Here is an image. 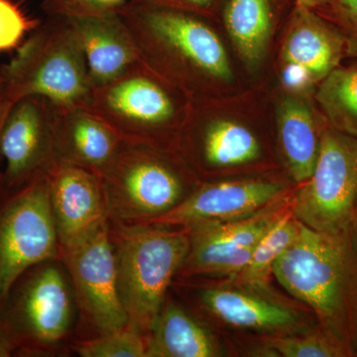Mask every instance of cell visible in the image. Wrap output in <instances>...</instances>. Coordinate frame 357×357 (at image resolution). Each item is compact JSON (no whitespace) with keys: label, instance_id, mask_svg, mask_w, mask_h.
I'll use <instances>...</instances> for the list:
<instances>
[{"label":"cell","instance_id":"1","mask_svg":"<svg viewBox=\"0 0 357 357\" xmlns=\"http://www.w3.org/2000/svg\"><path fill=\"white\" fill-rule=\"evenodd\" d=\"M119 15L141 61L167 81L196 84L199 79H231L222 40L199 14L134 0Z\"/></svg>","mask_w":357,"mask_h":357},{"label":"cell","instance_id":"2","mask_svg":"<svg viewBox=\"0 0 357 357\" xmlns=\"http://www.w3.org/2000/svg\"><path fill=\"white\" fill-rule=\"evenodd\" d=\"M109 220L128 328L147 337L189 252V231L162 223Z\"/></svg>","mask_w":357,"mask_h":357},{"label":"cell","instance_id":"3","mask_svg":"<svg viewBox=\"0 0 357 357\" xmlns=\"http://www.w3.org/2000/svg\"><path fill=\"white\" fill-rule=\"evenodd\" d=\"M0 75L15 102L41 96L54 105L84 107L91 89L76 29L64 16L35 26Z\"/></svg>","mask_w":357,"mask_h":357},{"label":"cell","instance_id":"4","mask_svg":"<svg viewBox=\"0 0 357 357\" xmlns=\"http://www.w3.org/2000/svg\"><path fill=\"white\" fill-rule=\"evenodd\" d=\"M169 83L139 61L109 83L91 89L84 107L126 142L155 146L184 114Z\"/></svg>","mask_w":357,"mask_h":357},{"label":"cell","instance_id":"5","mask_svg":"<svg viewBox=\"0 0 357 357\" xmlns=\"http://www.w3.org/2000/svg\"><path fill=\"white\" fill-rule=\"evenodd\" d=\"M109 220L152 222L182 203L184 178L154 145L123 141L102 177Z\"/></svg>","mask_w":357,"mask_h":357},{"label":"cell","instance_id":"6","mask_svg":"<svg viewBox=\"0 0 357 357\" xmlns=\"http://www.w3.org/2000/svg\"><path fill=\"white\" fill-rule=\"evenodd\" d=\"M0 199V311L21 277L60 257L47 174Z\"/></svg>","mask_w":357,"mask_h":357},{"label":"cell","instance_id":"7","mask_svg":"<svg viewBox=\"0 0 357 357\" xmlns=\"http://www.w3.org/2000/svg\"><path fill=\"white\" fill-rule=\"evenodd\" d=\"M53 260L26 272L13 288L0 326L18 347V356L47 354L64 340L72 321L69 284Z\"/></svg>","mask_w":357,"mask_h":357},{"label":"cell","instance_id":"8","mask_svg":"<svg viewBox=\"0 0 357 357\" xmlns=\"http://www.w3.org/2000/svg\"><path fill=\"white\" fill-rule=\"evenodd\" d=\"M294 203L293 215L310 229L335 236L357 203V138L328 129L316 166Z\"/></svg>","mask_w":357,"mask_h":357},{"label":"cell","instance_id":"9","mask_svg":"<svg viewBox=\"0 0 357 357\" xmlns=\"http://www.w3.org/2000/svg\"><path fill=\"white\" fill-rule=\"evenodd\" d=\"M272 275L321 318L333 319L344 303V262L333 234L301 222L299 234L275 262Z\"/></svg>","mask_w":357,"mask_h":357},{"label":"cell","instance_id":"10","mask_svg":"<svg viewBox=\"0 0 357 357\" xmlns=\"http://www.w3.org/2000/svg\"><path fill=\"white\" fill-rule=\"evenodd\" d=\"M59 258L69 274L84 319L98 335L128 328L109 220L79 243L61 248Z\"/></svg>","mask_w":357,"mask_h":357},{"label":"cell","instance_id":"11","mask_svg":"<svg viewBox=\"0 0 357 357\" xmlns=\"http://www.w3.org/2000/svg\"><path fill=\"white\" fill-rule=\"evenodd\" d=\"M4 191L20 189L56 162L53 105L41 96L16 100L0 136Z\"/></svg>","mask_w":357,"mask_h":357},{"label":"cell","instance_id":"12","mask_svg":"<svg viewBox=\"0 0 357 357\" xmlns=\"http://www.w3.org/2000/svg\"><path fill=\"white\" fill-rule=\"evenodd\" d=\"M282 215L279 211H261L232 222L185 227L190 249L178 274L236 276L250 260L256 244Z\"/></svg>","mask_w":357,"mask_h":357},{"label":"cell","instance_id":"13","mask_svg":"<svg viewBox=\"0 0 357 357\" xmlns=\"http://www.w3.org/2000/svg\"><path fill=\"white\" fill-rule=\"evenodd\" d=\"M344 55V34L312 9L297 6L281 48L282 77L286 86L305 89L321 83L340 67Z\"/></svg>","mask_w":357,"mask_h":357},{"label":"cell","instance_id":"14","mask_svg":"<svg viewBox=\"0 0 357 357\" xmlns=\"http://www.w3.org/2000/svg\"><path fill=\"white\" fill-rule=\"evenodd\" d=\"M46 174L61 248L79 243L109 220L98 174L62 161H56Z\"/></svg>","mask_w":357,"mask_h":357},{"label":"cell","instance_id":"15","mask_svg":"<svg viewBox=\"0 0 357 357\" xmlns=\"http://www.w3.org/2000/svg\"><path fill=\"white\" fill-rule=\"evenodd\" d=\"M284 191L280 183L262 180L204 184L155 223L189 227L251 217L267 208Z\"/></svg>","mask_w":357,"mask_h":357},{"label":"cell","instance_id":"16","mask_svg":"<svg viewBox=\"0 0 357 357\" xmlns=\"http://www.w3.org/2000/svg\"><path fill=\"white\" fill-rule=\"evenodd\" d=\"M52 105L56 161L83 167L102 177L123 140L84 107Z\"/></svg>","mask_w":357,"mask_h":357},{"label":"cell","instance_id":"17","mask_svg":"<svg viewBox=\"0 0 357 357\" xmlns=\"http://www.w3.org/2000/svg\"><path fill=\"white\" fill-rule=\"evenodd\" d=\"M70 20L83 49L91 89L109 83L141 61L132 35L119 13Z\"/></svg>","mask_w":357,"mask_h":357},{"label":"cell","instance_id":"18","mask_svg":"<svg viewBox=\"0 0 357 357\" xmlns=\"http://www.w3.org/2000/svg\"><path fill=\"white\" fill-rule=\"evenodd\" d=\"M277 129L289 172L296 182H307L318 160L321 135L311 107L300 96H284L277 109Z\"/></svg>","mask_w":357,"mask_h":357},{"label":"cell","instance_id":"19","mask_svg":"<svg viewBox=\"0 0 357 357\" xmlns=\"http://www.w3.org/2000/svg\"><path fill=\"white\" fill-rule=\"evenodd\" d=\"M146 340L147 357H211L218 354L208 331L174 303H164Z\"/></svg>","mask_w":357,"mask_h":357},{"label":"cell","instance_id":"20","mask_svg":"<svg viewBox=\"0 0 357 357\" xmlns=\"http://www.w3.org/2000/svg\"><path fill=\"white\" fill-rule=\"evenodd\" d=\"M204 306L225 323L239 328L272 330L285 328L295 321L286 307L227 289H204Z\"/></svg>","mask_w":357,"mask_h":357},{"label":"cell","instance_id":"21","mask_svg":"<svg viewBox=\"0 0 357 357\" xmlns=\"http://www.w3.org/2000/svg\"><path fill=\"white\" fill-rule=\"evenodd\" d=\"M223 20L244 62L251 67L259 64L266 54L273 30L270 0H229Z\"/></svg>","mask_w":357,"mask_h":357},{"label":"cell","instance_id":"22","mask_svg":"<svg viewBox=\"0 0 357 357\" xmlns=\"http://www.w3.org/2000/svg\"><path fill=\"white\" fill-rule=\"evenodd\" d=\"M201 152L206 165L236 166L257 158L260 145L255 134L245 126L231 121L215 119L204 126Z\"/></svg>","mask_w":357,"mask_h":357},{"label":"cell","instance_id":"23","mask_svg":"<svg viewBox=\"0 0 357 357\" xmlns=\"http://www.w3.org/2000/svg\"><path fill=\"white\" fill-rule=\"evenodd\" d=\"M316 98L333 128L357 138V66L333 70L319 84Z\"/></svg>","mask_w":357,"mask_h":357},{"label":"cell","instance_id":"24","mask_svg":"<svg viewBox=\"0 0 357 357\" xmlns=\"http://www.w3.org/2000/svg\"><path fill=\"white\" fill-rule=\"evenodd\" d=\"M301 222L293 213H284L256 244L250 260L234 276L237 283L250 287L267 285L275 262L299 234Z\"/></svg>","mask_w":357,"mask_h":357},{"label":"cell","instance_id":"25","mask_svg":"<svg viewBox=\"0 0 357 357\" xmlns=\"http://www.w3.org/2000/svg\"><path fill=\"white\" fill-rule=\"evenodd\" d=\"M74 351L83 357H147V340L124 328L77 342Z\"/></svg>","mask_w":357,"mask_h":357},{"label":"cell","instance_id":"26","mask_svg":"<svg viewBox=\"0 0 357 357\" xmlns=\"http://www.w3.org/2000/svg\"><path fill=\"white\" fill-rule=\"evenodd\" d=\"M134 0H44L43 9L48 16L68 18L119 13Z\"/></svg>","mask_w":357,"mask_h":357},{"label":"cell","instance_id":"27","mask_svg":"<svg viewBox=\"0 0 357 357\" xmlns=\"http://www.w3.org/2000/svg\"><path fill=\"white\" fill-rule=\"evenodd\" d=\"M267 347L284 357L340 356L332 344L319 337H276L267 340Z\"/></svg>","mask_w":357,"mask_h":357},{"label":"cell","instance_id":"28","mask_svg":"<svg viewBox=\"0 0 357 357\" xmlns=\"http://www.w3.org/2000/svg\"><path fill=\"white\" fill-rule=\"evenodd\" d=\"M34 27L13 2L0 0V51L18 48L26 33Z\"/></svg>","mask_w":357,"mask_h":357},{"label":"cell","instance_id":"29","mask_svg":"<svg viewBox=\"0 0 357 357\" xmlns=\"http://www.w3.org/2000/svg\"><path fill=\"white\" fill-rule=\"evenodd\" d=\"M345 38V55L357 57V0H332L328 6Z\"/></svg>","mask_w":357,"mask_h":357},{"label":"cell","instance_id":"30","mask_svg":"<svg viewBox=\"0 0 357 357\" xmlns=\"http://www.w3.org/2000/svg\"><path fill=\"white\" fill-rule=\"evenodd\" d=\"M152 6L178 9L189 13L201 14L208 11L217 0H140Z\"/></svg>","mask_w":357,"mask_h":357},{"label":"cell","instance_id":"31","mask_svg":"<svg viewBox=\"0 0 357 357\" xmlns=\"http://www.w3.org/2000/svg\"><path fill=\"white\" fill-rule=\"evenodd\" d=\"M14 102H15V100L9 95L3 81L0 82V136H1L4 121H6L7 115H8L9 112H10ZM1 162V153H0V195H1V192L4 190ZM0 199H1V196H0Z\"/></svg>","mask_w":357,"mask_h":357},{"label":"cell","instance_id":"32","mask_svg":"<svg viewBox=\"0 0 357 357\" xmlns=\"http://www.w3.org/2000/svg\"><path fill=\"white\" fill-rule=\"evenodd\" d=\"M18 356V347L11 335L0 326V357Z\"/></svg>","mask_w":357,"mask_h":357},{"label":"cell","instance_id":"33","mask_svg":"<svg viewBox=\"0 0 357 357\" xmlns=\"http://www.w3.org/2000/svg\"><path fill=\"white\" fill-rule=\"evenodd\" d=\"M331 1L332 0H296L297 6L307 7L310 9L328 6Z\"/></svg>","mask_w":357,"mask_h":357},{"label":"cell","instance_id":"34","mask_svg":"<svg viewBox=\"0 0 357 357\" xmlns=\"http://www.w3.org/2000/svg\"><path fill=\"white\" fill-rule=\"evenodd\" d=\"M2 81V77H1V75H0V82Z\"/></svg>","mask_w":357,"mask_h":357}]
</instances>
